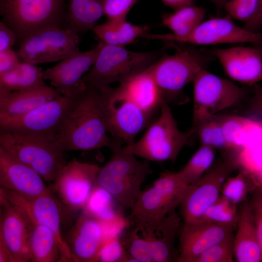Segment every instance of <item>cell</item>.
<instances>
[{"instance_id": "obj_1", "label": "cell", "mask_w": 262, "mask_h": 262, "mask_svg": "<svg viewBox=\"0 0 262 262\" xmlns=\"http://www.w3.org/2000/svg\"><path fill=\"white\" fill-rule=\"evenodd\" d=\"M106 86L86 85L76 98L58 135V141L66 151H89L103 147L112 150L115 146L116 141L108 136L106 126Z\"/></svg>"}, {"instance_id": "obj_2", "label": "cell", "mask_w": 262, "mask_h": 262, "mask_svg": "<svg viewBox=\"0 0 262 262\" xmlns=\"http://www.w3.org/2000/svg\"><path fill=\"white\" fill-rule=\"evenodd\" d=\"M118 140L107 163L100 167L97 184L109 192L124 209L131 210L142 190L141 185L152 173L149 161L138 160L127 153Z\"/></svg>"}, {"instance_id": "obj_3", "label": "cell", "mask_w": 262, "mask_h": 262, "mask_svg": "<svg viewBox=\"0 0 262 262\" xmlns=\"http://www.w3.org/2000/svg\"><path fill=\"white\" fill-rule=\"evenodd\" d=\"M0 147L46 181L53 182L67 163L58 140L44 136L0 130Z\"/></svg>"}, {"instance_id": "obj_4", "label": "cell", "mask_w": 262, "mask_h": 262, "mask_svg": "<svg viewBox=\"0 0 262 262\" xmlns=\"http://www.w3.org/2000/svg\"><path fill=\"white\" fill-rule=\"evenodd\" d=\"M195 131H181L168 103L162 99L160 114L137 141L126 145L123 149L148 161L174 162L182 148L188 144Z\"/></svg>"}, {"instance_id": "obj_5", "label": "cell", "mask_w": 262, "mask_h": 262, "mask_svg": "<svg viewBox=\"0 0 262 262\" xmlns=\"http://www.w3.org/2000/svg\"><path fill=\"white\" fill-rule=\"evenodd\" d=\"M163 53V49L136 52L102 42L95 63L82 81L86 85L98 87L120 83L146 70Z\"/></svg>"}, {"instance_id": "obj_6", "label": "cell", "mask_w": 262, "mask_h": 262, "mask_svg": "<svg viewBox=\"0 0 262 262\" xmlns=\"http://www.w3.org/2000/svg\"><path fill=\"white\" fill-rule=\"evenodd\" d=\"M188 185L178 172L165 171L148 189L141 191L131 210L135 227L148 229L180 205Z\"/></svg>"}, {"instance_id": "obj_7", "label": "cell", "mask_w": 262, "mask_h": 262, "mask_svg": "<svg viewBox=\"0 0 262 262\" xmlns=\"http://www.w3.org/2000/svg\"><path fill=\"white\" fill-rule=\"evenodd\" d=\"M210 57L193 48L179 49L174 54L161 56L147 69L168 103L194 81Z\"/></svg>"}, {"instance_id": "obj_8", "label": "cell", "mask_w": 262, "mask_h": 262, "mask_svg": "<svg viewBox=\"0 0 262 262\" xmlns=\"http://www.w3.org/2000/svg\"><path fill=\"white\" fill-rule=\"evenodd\" d=\"M64 0H0L3 22L21 41L43 28L59 26Z\"/></svg>"}, {"instance_id": "obj_9", "label": "cell", "mask_w": 262, "mask_h": 262, "mask_svg": "<svg viewBox=\"0 0 262 262\" xmlns=\"http://www.w3.org/2000/svg\"><path fill=\"white\" fill-rule=\"evenodd\" d=\"M193 82L192 127L235 105L245 94L244 89L232 82L212 74L204 68L199 71Z\"/></svg>"}, {"instance_id": "obj_10", "label": "cell", "mask_w": 262, "mask_h": 262, "mask_svg": "<svg viewBox=\"0 0 262 262\" xmlns=\"http://www.w3.org/2000/svg\"><path fill=\"white\" fill-rule=\"evenodd\" d=\"M79 34L59 26L37 31L21 41L16 51L20 60L33 64L62 61L79 52Z\"/></svg>"}, {"instance_id": "obj_11", "label": "cell", "mask_w": 262, "mask_h": 262, "mask_svg": "<svg viewBox=\"0 0 262 262\" xmlns=\"http://www.w3.org/2000/svg\"><path fill=\"white\" fill-rule=\"evenodd\" d=\"M238 168L236 156L227 157L213 164L200 179L188 185L180 205L184 222L198 221L220 196L227 179Z\"/></svg>"}, {"instance_id": "obj_12", "label": "cell", "mask_w": 262, "mask_h": 262, "mask_svg": "<svg viewBox=\"0 0 262 262\" xmlns=\"http://www.w3.org/2000/svg\"><path fill=\"white\" fill-rule=\"evenodd\" d=\"M143 38L199 45L242 43L262 45V33L240 27L226 17H213L202 22L191 33L185 35L147 32Z\"/></svg>"}, {"instance_id": "obj_13", "label": "cell", "mask_w": 262, "mask_h": 262, "mask_svg": "<svg viewBox=\"0 0 262 262\" xmlns=\"http://www.w3.org/2000/svg\"><path fill=\"white\" fill-rule=\"evenodd\" d=\"M75 98L61 95L26 115L0 119V130L36 134L58 140L61 126Z\"/></svg>"}, {"instance_id": "obj_14", "label": "cell", "mask_w": 262, "mask_h": 262, "mask_svg": "<svg viewBox=\"0 0 262 262\" xmlns=\"http://www.w3.org/2000/svg\"><path fill=\"white\" fill-rule=\"evenodd\" d=\"M105 107L108 133L126 145L134 143L137 135L154 120L153 115L110 86L106 87Z\"/></svg>"}, {"instance_id": "obj_15", "label": "cell", "mask_w": 262, "mask_h": 262, "mask_svg": "<svg viewBox=\"0 0 262 262\" xmlns=\"http://www.w3.org/2000/svg\"><path fill=\"white\" fill-rule=\"evenodd\" d=\"M0 192L1 195L22 209L29 217L52 231L60 243V262H72L71 253L63 235L62 228L64 213L68 209L50 188L43 195L33 199H25L2 189Z\"/></svg>"}, {"instance_id": "obj_16", "label": "cell", "mask_w": 262, "mask_h": 262, "mask_svg": "<svg viewBox=\"0 0 262 262\" xmlns=\"http://www.w3.org/2000/svg\"><path fill=\"white\" fill-rule=\"evenodd\" d=\"M100 167L74 159L65 164L53 182V190L70 211L83 210L97 184Z\"/></svg>"}, {"instance_id": "obj_17", "label": "cell", "mask_w": 262, "mask_h": 262, "mask_svg": "<svg viewBox=\"0 0 262 262\" xmlns=\"http://www.w3.org/2000/svg\"><path fill=\"white\" fill-rule=\"evenodd\" d=\"M0 200V246L8 251L13 262H31L30 219L22 209L1 195Z\"/></svg>"}, {"instance_id": "obj_18", "label": "cell", "mask_w": 262, "mask_h": 262, "mask_svg": "<svg viewBox=\"0 0 262 262\" xmlns=\"http://www.w3.org/2000/svg\"><path fill=\"white\" fill-rule=\"evenodd\" d=\"M102 44L99 41L91 49L79 52L44 70V78L63 96L76 98L85 89L82 78L95 63Z\"/></svg>"}, {"instance_id": "obj_19", "label": "cell", "mask_w": 262, "mask_h": 262, "mask_svg": "<svg viewBox=\"0 0 262 262\" xmlns=\"http://www.w3.org/2000/svg\"><path fill=\"white\" fill-rule=\"evenodd\" d=\"M179 235V262H196L198 257L215 244L233 233L234 228L197 221L184 222Z\"/></svg>"}, {"instance_id": "obj_20", "label": "cell", "mask_w": 262, "mask_h": 262, "mask_svg": "<svg viewBox=\"0 0 262 262\" xmlns=\"http://www.w3.org/2000/svg\"><path fill=\"white\" fill-rule=\"evenodd\" d=\"M209 53L218 59L231 79L251 85L262 81V47L213 48Z\"/></svg>"}, {"instance_id": "obj_21", "label": "cell", "mask_w": 262, "mask_h": 262, "mask_svg": "<svg viewBox=\"0 0 262 262\" xmlns=\"http://www.w3.org/2000/svg\"><path fill=\"white\" fill-rule=\"evenodd\" d=\"M42 177L0 147V188L26 199H33L46 192Z\"/></svg>"}, {"instance_id": "obj_22", "label": "cell", "mask_w": 262, "mask_h": 262, "mask_svg": "<svg viewBox=\"0 0 262 262\" xmlns=\"http://www.w3.org/2000/svg\"><path fill=\"white\" fill-rule=\"evenodd\" d=\"M107 239L104 223L82 213L66 240L72 262H98L99 251Z\"/></svg>"}, {"instance_id": "obj_23", "label": "cell", "mask_w": 262, "mask_h": 262, "mask_svg": "<svg viewBox=\"0 0 262 262\" xmlns=\"http://www.w3.org/2000/svg\"><path fill=\"white\" fill-rule=\"evenodd\" d=\"M180 225V217L174 210L151 228L145 229L135 227L148 243L153 262L178 261L175 242Z\"/></svg>"}, {"instance_id": "obj_24", "label": "cell", "mask_w": 262, "mask_h": 262, "mask_svg": "<svg viewBox=\"0 0 262 262\" xmlns=\"http://www.w3.org/2000/svg\"><path fill=\"white\" fill-rule=\"evenodd\" d=\"M62 95L48 85L25 91H0V119L21 116Z\"/></svg>"}, {"instance_id": "obj_25", "label": "cell", "mask_w": 262, "mask_h": 262, "mask_svg": "<svg viewBox=\"0 0 262 262\" xmlns=\"http://www.w3.org/2000/svg\"><path fill=\"white\" fill-rule=\"evenodd\" d=\"M218 116L228 150L238 151L262 144V120L238 115Z\"/></svg>"}, {"instance_id": "obj_26", "label": "cell", "mask_w": 262, "mask_h": 262, "mask_svg": "<svg viewBox=\"0 0 262 262\" xmlns=\"http://www.w3.org/2000/svg\"><path fill=\"white\" fill-rule=\"evenodd\" d=\"M114 90L152 115L160 110L162 95L147 69L120 82Z\"/></svg>"}, {"instance_id": "obj_27", "label": "cell", "mask_w": 262, "mask_h": 262, "mask_svg": "<svg viewBox=\"0 0 262 262\" xmlns=\"http://www.w3.org/2000/svg\"><path fill=\"white\" fill-rule=\"evenodd\" d=\"M236 229L233 239V251L237 261L262 262V249L248 201H245L239 211Z\"/></svg>"}, {"instance_id": "obj_28", "label": "cell", "mask_w": 262, "mask_h": 262, "mask_svg": "<svg viewBox=\"0 0 262 262\" xmlns=\"http://www.w3.org/2000/svg\"><path fill=\"white\" fill-rule=\"evenodd\" d=\"M93 30L103 43L124 47L139 37L143 38L148 32V27L132 24L127 21L126 17H118L96 25Z\"/></svg>"}, {"instance_id": "obj_29", "label": "cell", "mask_w": 262, "mask_h": 262, "mask_svg": "<svg viewBox=\"0 0 262 262\" xmlns=\"http://www.w3.org/2000/svg\"><path fill=\"white\" fill-rule=\"evenodd\" d=\"M45 81L41 67L21 60L14 68L0 75V91L34 89L46 86Z\"/></svg>"}, {"instance_id": "obj_30", "label": "cell", "mask_w": 262, "mask_h": 262, "mask_svg": "<svg viewBox=\"0 0 262 262\" xmlns=\"http://www.w3.org/2000/svg\"><path fill=\"white\" fill-rule=\"evenodd\" d=\"M105 0H69L68 27L79 34L93 29L104 15Z\"/></svg>"}, {"instance_id": "obj_31", "label": "cell", "mask_w": 262, "mask_h": 262, "mask_svg": "<svg viewBox=\"0 0 262 262\" xmlns=\"http://www.w3.org/2000/svg\"><path fill=\"white\" fill-rule=\"evenodd\" d=\"M29 218L32 224L30 242L31 262L60 261L61 247L56 235L48 227Z\"/></svg>"}, {"instance_id": "obj_32", "label": "cell", "mask_w": 262, "mask_h": 262, "mask_svg": "<svg viewBox=\"0 0 262 262\" xmlns=\"http://www.w3.org/2000/svg\"><path fill=\"white\" fill-rule=\"evenodd\" d=\"M205 10L195 5L181 8L172 14L162 16V24L178 36L188 34L194 30L202 21Z\"/></svg>"}, {"instance_id": "obj_33", "label": "cell", "mask_w": 262, "mask_h": 262, "mask_svg": "<svg viewBox=\"0 0 262 262\" xmlns=\"http://www.w3.org/2000/svg\"><path fill=\"white\" fill-rule=\"evenodd\" d=\"M114 197L107 191L97 185L83 209V213L105 223L118 218L115 208Z\"/></svg>"}, {"instance_id": "obj_34", "label": "cell", "mask_w": 262, "mask_h": 262, "mask_svg": "<svg viewBox=\"0 0 262 262\" xmlns=\"http://www.w3.org/2000/svg\"><path fill=\"white\" fill-rule=\"evenodd\" d=\"M214 149L200 145L186 164L178 172L187 185L197 181L211 167L215 158Z\"/></svg>"}, {"instance_id": "obj_35", "label": "cell", "mask_w": 262, "mask_h": 262, "mask_svg": "<svg viewBox=\"0 0 262 262\" xmlns=\"http://www.w3.org/2000/svg\"><path fill=\"white\" fill-rule=\"evenodd\" d=\"M258 186L255 177L240 169L237 175L229 176L224 182L221 196L237 205L245 202L247 195Z\"/></svg>"}, {"instance_id": "obj_36", "label": "cell", "mask_w": 262, "mask_h": 262, "mask_svg": "<svg viewBox=\"0 0 262 262\" xmlns=\"http://www.w3.org/2000/svg\"><path fill=\"white\" fill-rule=\"evenodd\" d=\"M238 217L239 211L237 205L220 196L206 209L198 221L219 224L235 229Z\"/></svg>"}, {"instance_id": "obj_37", "label": "cell", "mask_w": 262, "mask_h": 262, "mask_svg": "<svg viewBox=\"0 0 262 262\" xmlns=\"http://www.w3.org/2000/svg\"><path fill=\"white\" fill-rule=\"evenodd\" d=\"M191 129L197 134L201 145L228 149L218 115L209 117Z\"/></svg>"}, {"instance_id": "obj_38", "label": "cell", "mask_w": 262, "mask_h": 262, "mask_svg": "<svg viewBox=\"0 0 262 262\" xmlns=\"http://www.w3.org/2000/svg\"><path fill=\"white\" fill-rule=\"evenodd\" d=\"M129 258V262H153L147 241L135 227L124 241H121Z\"/></svg>"}, {"instance_id": "obj_39", "label": "cell", "mask_w": 262, "mask_h": 262, "mask_svg": "<svg viewBox=\"0 0 262 262\" xmlns=\"http://www.w3.org/2000/svg\"><path fill=\"white\" fill-rule=\"evenodd\" d=\"M233 233L215 244L197 259L196 262H232L233 251Z\"/></svg>"}, {"instance_id": "obj_40", "label": "cell", "mask_w": 262, "mask_h": 262, "mask_svg": "<svg viewBox=\"0 0 262 262\" xmlns=\"http://www.w3.org/2000/svg\"><path fill=\"white\" fill-rule=\"evenodd\" d=\"M261 8V0H228L223 8L232 18L246 23L253 18Z\"/></svg>"}, {"instance_id": "obj_41", "label": "cell", "mask_w": 262, "mask_h": 262, "mask_svg": "<svg viewBox=\"0 0 262 262\" xmlns=\"http://www.w3.org/2000/svg\"><path fill=\"white\" fill-rule=\"evenodd\" d=\"M236 157L239 168L255 177L262 170V144L238 150Z\"/></svg>"}, {"instance_id": "obj_42", "label": "cell", "mask_w": 262, "mask_h": 262, "mask_svg": "<svg viewBox=\"0 0 262 262\" xmlns=\"http://www.w3.org/2000/svg\"><path fill=\"white\" fill-rule=\"evenodd\" d=\"M98 262H129L125 247L117 234L110 237L104 243L99 251Z\"/></svg>"}, {"instance_id": "obj_43", "label": "cell", "mask_w": 262, "mask_h": 262, "mask_svg": "<svg viewBox=\"0 0 262 262\" xmlns=\"http://www.w3.org/2000/svg\"><path fill=\"white\" fill-rule=\"evenodd\" d=\"M137 0H105L104 15L109 19L126 17L129 11Z\"/></svg>"}, {"instance_id": "obj_44", "label": "cell", "mask_w": 262, "mask_h": 262, "mask_svg": "<svg viewBox=\"0 0 262 262\" xmlns=\"http://www.w3.org/2000/svg\"><path fill=\"white\" fill-rule=\"evenodd\" d=\"M249 204L262 252V188L260 186L254 190Z\"/></svg>"}, {"instance_id": "obj_45", "label": "cell", "mask_w": 262, "mask_h": 262, "mask_svg": "<svg viewBox=\"0 0 262 262\" xmlns=\"http://www.w3.org/2000/svg\"><path fill=\"white\" fill-rule=\"evenodd\" d=\"M17 52L12 49L0 52V75L14 68L21 61Z\"/></svg>"}, {"instance_id": "obj_46", "label": "cell", "mask_w": 262, "mask_h": 262, "mask_svg": "<svg viewBox=\"0 0 262 262\" xmlns=\"http://www.w3.org/2000/svg\"><path fill=\"white\" fill-rule=\"evenodd\" d=\"M17 38L14 30L3 21L0 22V52L12 49Z\"/></svg>"}, {"instance_id": "obj_47", "label": "cell", "mask_w": 262, "mask_h": 262, "mask_svg": "<svg viewBox=\"0 0 262 262\" xmlns=\"http://www.w3.org/2000/svg\"><path fill=\"white\" fill-rule=\"evenodd\" d=\"M244 27L255 33L262 27V0H261V8L259 13L253 18L246 23Z\"/></svg>"}, {"instance_id": "obj_48", "label": "cell", "mask_w": 262, "mask_h": 262, "mask_svg": "<svg viewBox=\"0 0 262 262\" xmlns=\"http://www.w3.org/2000/svg\"><path fill=\"white\" fill-rule=\"evenodd\" d=\"M166 6L175 11L183 7L195 5L196 0H161Z\"/></svg>"}, {"instance_id": "obj_49", "label": "cell", "mask_w": 262, "mask_h": 262, "mask_svg": "<svg viewBox=\"0 0 262 262\" xmlns=\"http://www.w3.org/2000/svg\"><path fill=\"white\" fill-rule=\"evenodd\" d=\"M252 109L256 112H262V87L254 97Z\"/></svg>"}, {"instance_id": "obj_50", "label": "cell", "mask_w": 262, "mask_h": 262, "mask_svg": "<svg viewBox=\"0 0 262 262\" xmlns=\"http://www.w3.org/2000/svg\"><path fill=\"white\" fill-rule=\"evenodd\" d=\"M215 6L217 10L223 8L224 5L228 0H210Z\"/></svg>"}, {"instance_id": "obj_51", "label": "cell", "mask_w": 262, "mask_h": 262, "mask_svg": "<svg viewBox=\"0 0 262 262\" xmlns=\"http://www.w3.org/2000/svg\"><path fill=\"white\" fill-rule=\"evenodd\" d=\"M258 186L262 188V170L255 177Z\"/></svg>"}]
</instances>
